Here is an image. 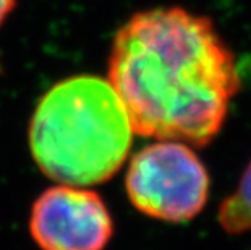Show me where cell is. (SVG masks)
Instances as JSON below:
<instances>
[{
    "instance_id": "obj_1",
    "label": "cell",
    "mask_w": 251,
    "mask_h": 250,
    "mask_svg": "<svg viewBox=\"0 0 251 250\" xmlns=\"http://www.w3.org/2000/svg\"><path fill=\"white\" fill-rule=\"evenodd\" d=\"M107 80L135 134L190 146L214 140L240 89L212 20L178 5L136 12L115 31Z\"/></svg>"
},
{
    "instance_id": "obj_2",
    "label": "cell",
    "mask_w": 251,
    "mask_h": 250,
    "mask_svg": "<svg viewBox=\"0 0 251 250\" xmlns=\"http://www.w3.org/2000/svg\"><path fill=\"white\" fill-rule=\"evenodd\" d=\"M130 115L107 78L72 75L42 94L29 122V150L47 177L102 184L124 166L133 143Z\"/></svg>"
},
{
    "instance_id": "obj_3",
    "label": "cell",
    "mask_w": 251,
    "mask_h": 250,
    "mask_svg": "<svg viewBox=\"0 0 251 250\" xmlns=\"http://www.w3.org/2000/svg\"><path fill=\"white\" fill-rule=\"evenodd\" d=\"M125 187L136 210L154 220L185 222L209 196V174L190 145L157 140L130 161Z\"/></svg>"
},
{
    "instance_id": "obj_4",
    "label": "cell",
    "mask_w": 251,
    "mask_h": 250,
    "mask_svg": "<svg viewBox=\"0 0 251 250\" xmlns=\"http://www.w3.org/2000/svg\"><path fill=\"white\" fill-rule=\"evenodd\" d=\"M29 232L42 250H104L114 236V221L96 192L58 184L34 201Z\"/></svg>"
},
{
    "instance_id": "obj_5",
    "label": "cell",
    "mask_w": 251,
    "mask_h": 250,
    "mask_svg": "<svg viewBox=\"0 0 251 250\" xmlns=\"http://www.w3.org/2000/svg\"><path fill=\"white\" fill-rule=\"evenodd\" d=\"M217 218L222 229L228 234L251 231V161L235 192L222 201Z\"/></svg>"
},
{
    "instance_id": "obj_6",
    "label": "cell",
    "mask_w": 251,
    "mask_h": 250,
    "mask_svg": "<svg viewBox=\"0 0 251 250\" xmlns=\"http://www.w3.org/2000/svg\"><path fill=\"white\" fill-rule=\"evenodd\" d=\"M17 7V0H0V26L8 20Z\"/></svg>"
}]
</instances>
